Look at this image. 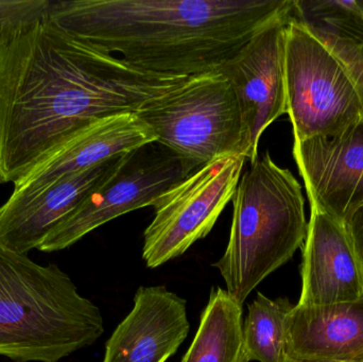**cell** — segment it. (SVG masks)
Returning a JSON list of instances; mask_svg holds the SVG:
<instances>
[{
	"instance_id": "obj_2",
	"label": "cell",
	"mask_w": 363,
	"mask_h": 362,
	"mask_svg": "<svg viewBox=\"0 0 363 362\" xmlns=\"http://www.w3.org/2000/svg\"><path fill=\"white\" fill-rule=\"evenodd\" d=\"M294 0H59L47 17L153 74L216 72Z\"/></svg>"
},
{
	"instance_id": "obj_18",
	"label": "cell",
	"mask_w": 363,
	"mask_h": 362,
	"mask_svg": "<svg viewBox=\"0 0 363 362\" xmlns=\"http://www.w3.org/2000/svg\"><path fill=\"white\" fill-rule=\"evenodd\" d=\"M294 15L363 46V10L358 0H294Z\"/></svg>"
},
{
	"instance_id": "obj_9",
	"label": "cell",
	"mask_w": 363,
	"mask_h": 362,
	"mask_svg": "<svg viewBox=\"0 0 363 362\" xmlns=\"http://www.w3.org/2000/svg\"><path fill=\"white\" fill-rule=\"evenodd\" d=\"M292 15L294 10L271 21L220 68L240 104L250 164L258 159L264 130L287 114L285 38Z\"/></svg>"
},
{
	"instance_id": "obj_6",
	"label": "cell",
	"mask_w": 363,
	"mask_h": 362,
	"mask_svg": "<svg viewBox=\"0 0 363 362\" xmlns=\"http://www.w3.org/2000/svg\"><path fill=\"white\" fill-rule=\"evenodd\" d=\"M136 115L152 130L157 142L201 166L230 155L247 159L240 104L220 70L188 77Z\"/></svg>"
},
{
	"instance_id": "obj_16",
	"label": "cell",
	"mask_w": 363,
	"mask_h": 362,
	"mask_svg": "<svg viewBox=\"0 0 363 362\" xmlns=\"http://www.w3.org/2000/svg\"><path fill=\"white\" fill-rule=\"evenodd\" d=\"M242 305L211 289L196 336L181 362H250L243 342Z\"/></svg>"
},
{
	"instance_id": "obj_19",
	"label": "cell",
	"mask_w": 363,
	"mask_h": 362,
	"mask_svg": "<svg viewBox=\"0 0 363 362\" xmlns=\"http://www.w3.org/2000/svg\"><path fill=\"white\" fill-rule=\"evenodd\" d=\"M50 0H0V47L21 29L46 16Z\"/></svg>"
},
{
	"instance_id": "obj_21",
	"label": "cell",
	"mask_w": 363,
	"mask_h": 362,
	"mask_svg": "<svg viewBox=\"0 0 363 362\" xmlns=\"http://www.w3.org/2000/svg\"><path fill=\"white\" fill-rule=\"evenodd\" d=\"M279 362H330V361H296V359L290 358L287 355L284 354L281 357V361Z\"/></svg>"
},
{
	"instance_id": "obj_7",
	"label": "cell",
	"mask_w": 363,
	"mask_h": 362,
	"mask_svg": "<svg viewBox=\"0 0 363 362\" xmlns=\"http://www.w3.org/2000/svg\"><path fill=\"white\" fill-rule=\"evenodd\" d=\"M201 167L159 142L125 153L116 171L57 225L38 250H65L101 225L138 208L153 206L166 191Z\"/></svg>"
},
{
	"instance_id": "obj_22",
	"label": "cell",
	"mask_w": 363,
	"mask_h": 362,
	"mask_svg": "<svg viewBox=\"0 0 363 362\" xmlns=\"http://www.w3.org/2000/svg\"><path fill=\"white\" fill-rule=\"evenodd\" d=\"M358 2H359V6H362V9L363 10V0H358Z\"/></svg>"
},
{
	"instance_id": "obj_4",
	"label": "cell",
	"mask_w": 363,
	"mask_h": 362,
	"mask_svg": "<svg viewBox=\"0 0 363 362\" xmlns=\"http://www.w3.org/2000/svg\"><path fill=\"white\" fill-rule=\"evenodd\" d=\"M233 204L228 248L213 267L228 295L243 305L254 289L303 246L308 222L302 186L269 152L241 176Z\"/></svg>"
},
{
	"instance_id": "obj_5",
	"label": "cell",
	"mask_w": 363,
	"mask_h": 362,
	"mask_svg": "<svg viewBox=\"0 0 363 362\" xmlns=\"http://www.w3.org/2000/svg\"><path fill=\"white\" fill-rule=\"evenodd\" d=\"M285 86L294 140L347 131L363 119V46L292 15Z\"/></svg>"
},
{
	"instance_id": "obj_17",
	"label": "cell",
	"mask_w": 363,
	"mask_h": 362,
	"mask_svg": "<svg viewBox=\"0 0 363 362\" xmlns=\"http://www.w3.org/2000/svg\"><path fill=\"white\" fill-rule=\"evenodd\" d=\"M294 306L286 298L271 300L262 293L256 295L243 322L249 361H281L285 351L286 320Z\"/></svg>"
},
{
	"instance_id": "obj_11",
	"label": "cell",
	"mask_w": 363,
	"mask_h": 362,
	"mask_svg": "<svg viewBox=\"0 0 363 362\" xmlns=\"http://www.w3.org/2000/svg\"><path fill=\"white\" fill-rule=\"evenodd\" d=\"M125 154L38 191L11 193L0 206V244L23 254L40 248L49 233L116 171Z\"/></svg>"
},
{
	"instance_id": "obj_3",
	"label": "cell",
	"mask_w": 363,
	"mask_h": 362,
	"mask_svg": "<svg viewBox=\"0 0 363 362\" xmlns=\"http://www.w3.org/2000/svg\"><path fill=\"white\" fill-rule=\"evenodd\" d=\"M104 333L99 308L59 266L40 265L0 244V356L59 362Z\"/></svg>"
},
{
	"instance_id": "obj_15",
	"label": "cell",
	"mask_w": 363,
	"mask_h": 362,
	"mask_svg": "<svg viewBox=\"0 0 363 362\" xmlns=\"http://www.w3.org/2000/svg\"><path fill=\"white\" fill-rule=\"evenodd\" d=\"M284 354L296 361L363 362V295L334 305H294L286 320Z\"/></svg>"
},
{
	"instance_id": "obj_12",
	"label": "cell",
	"mask_w": 363,
	"mask_h": 362,
	"mask_svg": "<svg viewBox=\"0 0 363 362\" xmlns=\"http://www.w3.org/2000/svg\"><path fill=\"white\" fill-rule=\"evenodd\" d=\"M300 306L356 301L363 295V276L343 223L311 204L303 244Z\"/></svg>"
},
{
	"instance_id": "obj_8",
	"label": "cell",
	"mask_w": 363,
	"mask_h": 362,
	"mask_svg": "<svg viewBox=\"0 0 363 362\" xmlns=\"http://www.w3.org/2000/svg\"><path fill=\"white\" fill-rule=\"evenodd\" d=\"M245 157L209 162L166 191L153 204L155 218L144 233L143 259L155 269L206 237L234 199Z\"/></svg>"
},
{
	"instance_id": "obj_14",
	"label": "cell",
	"mask_w": 363,
	"mask_h": 362,
	"mask_svg": "<svg viewBox=\"0 0 363 362\" xmlns=\"http://www.w3.org/2000/svg\"><path fill=\"white\" fill-rule=\"evenodd\" d=\"M152 142H157V136L134 113L99 119L74 134L15 183L12 193L38 191Z\"/></svg>"
},
{
	"instance_id": "obj_20",
	"label": "cell",
	"mask_w": 363,
	"mask_h": 362,
	"mask_svg": "<svg viewBox=\"0 0 363 362\" xmlns=\"http://www.w3.org/2000/svg\"><path fill=\"white\" fill-rule=\"evenodd\" d=\"M345 227L363 276V206L345 221Z\"/></svg>"
},
{
	"instance_id": "obj_1",
	"label": "cell",
	"mask_w": 363,
	"mask_h": 362,
	"mask_svg": "<svg viewBox=\"0 0 363 362\" xmlns=\"http://www.w3.org/2000/svg\"><path fill=\"white\" fill-rule=\"evenodd\" d=\"M188 77L138 69L48 17L0 47V183L14 185L94 121L136 113Z\"/></svg>"
},
{
	"instance_id": "obj_13",
	"label": "cell",
	"mask_w": 363,
	"mask_h": 362,
	"mask_svg": "<svg viewBox=\"0 0 363 362\" xmlns=\"http://www.w3.org/2000/svg\"><path fill=\"white\" fill-rule=\"evenodd\" d=\"M189 331L186 300L165 286L140 287L133 310L106 342L102 362H166Z\"/></svg>"
},
{
	"instance_id": "obj_10",
	"label": "cell",
	"mask_w": 363,
	"mask_h": 362,
	"mask_svg": "<svg viewBox=\"0 0 363 362\" xmlns=\"http://www.w3.org/2000/svg\"><path fill=\"white\" fill-rule=\"evenodd\" d=\"M309 203L345 225L363 206V119L330 137L294 140Z\"/></svg>"
}]
</instances>
